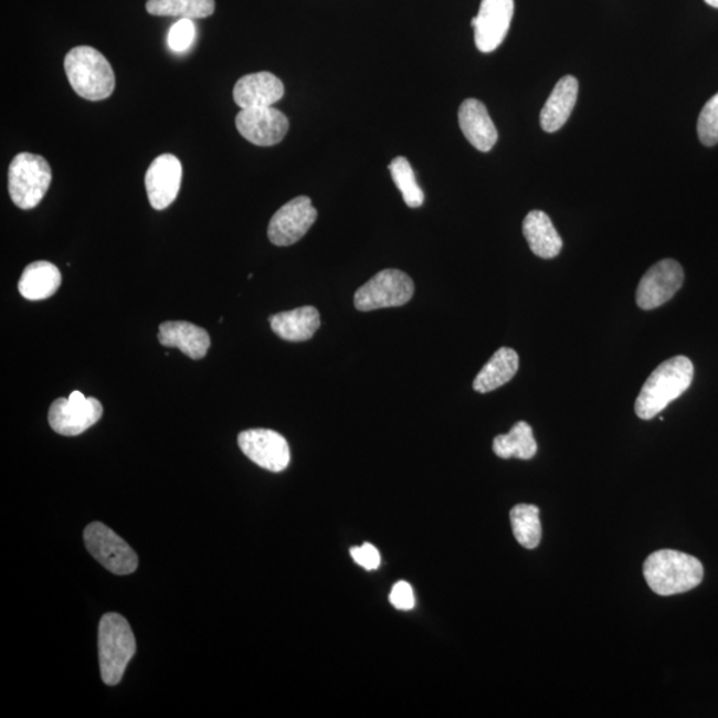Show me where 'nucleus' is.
Listing matches in <instances>:
<instances>
[{"mask_svg":"<svg viewBox=\"0 0 718 718\" xmlns=\"http://www.w3.org/2000/svg\"><path fill=\"white\" fill-rule=\"evenodd\" d=\"M694 363L684 356L663 362L645 381L636 400L635 411L644 421L652 420L680 398L694 381Z\"/></svg>","mask_w":718,"mask_h":718,"instance_id":"nucleus-1","label":"nucleus"},{"mask_svg":"<svg viewBox=\"0 0 718 718\" xmlns=\"http://www.w3.org/2000/svg\"><path fill=\"white\" fill-rule=\"evenodd\" d=\"M414 295V283L406 273L384 270L359 287L355 306L359 312L397 308L408 304Z\"/></svg>","mask_w":718,"mask_h":718,"instance_id":"nucleus-6","label":"nucleus"},{"mask_svg":"<svg viewBox=\"0 0 718 718\" xmlns=\"http://www.w3.org/2000/svg\"><path fill=\"white\" fill-rule=\"evenodd\" d=\"M317 215V209L308 196H299L274 213L267 226V237L277 246L296 244L316 223Z\"/></svg>","mask_w":718,"mask_h":718,"instance_id":"nucleus-9","label":"nucleus"},{"mask_svg":"<svg viewBox=\"0 0 718 718\" xmlns=\"http://www.w3.org/2000/svg\"><path fill=\"white\" fill-rule=\"evenodd\" d=\"M644 578L657 595L672 596L700 585L704 567L700 560L688 553L662 550L645 560Z\"/></svg>","mask_w":718,"mask_h":718,"instance_id":"nucleus-2","label":"nucleus"},{"mask_svg":"<svg viewBox=\"0 0 718 718\" xmlns=\"http://www.w3.org/2000/svg\"><path fill=\"white\" fill-rule=\"evenodd\" d=\"M684 284L683 266L667 258L655 264L640 281L636 303L643 310H652L668 303Z\"/></svg>","mask_w":718,"mask_h":718,"instance_id":"nucleus-10","label":"nucleus"},{"mask_svg":"<svg viewBox=\"0 0 718 718\" xmlns=\"http://www.w3.org/2000/svg\"><path fill=\"white\" fill-rule=\"evenodd\" d=\"M272 330L289 342H304L316 335L321 317L315 306L278 313L270 318Z\"/></svg>","mask_w":718,"mask_h":718,"instance_id":"nucleus-19","label":"nucleus"},{"mask_svg":"<svg viewBox=\"0 0 718 718\" xmlns=\"http://www.w3.org/2000/svg\"><path fill=\"white\" fill-rule=\"evenodd\" d=\"M158 338L166 348L179 349L192 359L204 358L211 348L208 331L187 321L162 323Z\"/></svg>","mask_w":718,"mask_h":718,"instance_id":"nucleus-17","label":"nucleus"},{"mask_svg":"<svg viewBox=\"0 0 718 718\" xmlns=\"http://www.w3.org/2000/svg\"><path fill=\"white\" fill-rule=\"evenodd\" d=\"M135 654V636L126 617L117 613L104 615L99 624V664L103 682L110 687L119 684Z\"/></svg>","mask_w":718,"mask_h":718,"instance_id":"nucleus-4","label":"nucleus"},{"mask_svg":"<svg viewBox=\"0 0 718 718\" xmlns=\"http://www.w3.org/2000/svg\"><path fill=\"white\" fill-rule=\"evenodd\" d=\"M539 508L534 505H518L511 510V526L515 539L520 546L534 550L540 543L541 524Z\"/></svg>","mask_w":718,"mask_h":718,"instance_id":"nucleus-25","label":"nucleus"},{"mask_svg":"<svg viewBox=\"0 0 718 718\" xmlns=\"http://www.w3.org/2000/svg\"><path fill=\"white\" fill-rule=\"evenodd\" d=\"M390 602L397 610L410 611L414 609V591L408 582H398L390 592Z\"/></svg>","mask_w":718,"mask_h":718,"instance_id":"nucleus-30","label":"nucleus"},{"mask_svg":"<svg viewBox=\"0 0 718 718\" xmlns=\"http://www.w3.org/2000/svg\"><path fill=\"white\" fill-rule=\"evenodd\" d=\"M284 95V83L266 71L241 77L233 89L234 103L241 109L273 107Z\"/></svg>","mask_w":718,"mask_h":718,"instance_id":"nucleus-15","label":"nucleus"},{"mask_svg":"<svg viewBox=\"0 0 718 718\" xmlns=\"http://www.w3.org/2000/svg\"><path fill=\"white\" fill-rule=\"evenodd\" d=\"M524 234L532 253L540 258L557 257L563 247V240L545 212L532 211L526 215Z\"/></svg>","mask_w":718,"mask_h":718,"instance_id":"nucleus-21","label":"nucleus"},{"mask_svg":"<svg viewBox=\"0 0 718 718\" xmlns=\"http://www.w3.org/2000/svg\"><path fill=\"white\" fill-rule=\"evenodd\" d=\"M698 139L705 147L718 144V94L705 104L697 123Z\"/></svg>","mask_w":718,"mask_h":718,"instance_id":"nucleus-27","label":"nucleus"},{"mask_svg":"<svg viewBox=\"0 0 718 718\" xmlns=\"http://www.w3.org/2000/svg\"><path fill=\"white\" fill-rule=\"evenodd\" d=\"M391 178L400 192L406 205L410 208H420L424 202V194L415 179L413 167L403 156H398L389 166Z\"/></svg>","mask_w":718,"mask_h":718,"instance_id":"nucleus-26","label":"nucleus"},{"mask_svg":"<svg viewBox=\"0 0 718 718\" xmlns=\"http://www.w3.org/2000/svg\"><path fill=\"white\" fill-rule=\"evenodd\" d=\"M493 450L501 460H532L538 452V443L534 439L530 424L518 422L510 433L495 436Z\"/></svg>","mask_w":718,"mask_h":718,"instance_id":"nucleus-23","label":"nucleus"},{"mask_svg":"<svg viewBox=\"0 0 718 718\" xmlns=\"http://www.w3.org/2000/svg\"><path fill=\"white\" fill-rule=\"evenodd\" d=\"M62 284L61 271L49 261H35L25 266L19 279V293L30 302H42L54 296Z\"/></svg>","mask_w":718,"mask_h":718,"instance_id":"nucleus-20","label":"nucleus"},{"mask_svg":"<svg viewBox=\"0 0 718 718\" xmlns=\"http://www.w3.org/2000/svg\"><path fill=\"white\" fill-rule=\"evenodd\" d=\"M52 171L41 155L22 152L9 168V193L12 202L23 211L41 204L51 186Z\"/></svg>","mask_w":718,"mask_h":718,"instance_id":"nucleus-5","label":"nucleus"},{"mask_svg":"<svg viewBox=\"0 0 718 718\" xmlns=\"http://www.w3.org/2000/svg\"><path fill=\"white\" fill-rule=\"evenodd\" d=\"M148 14L180 19H204L213 15L214 0H148Z\"/></svg>","mask_w":718,"mask_h":718,"instance_id":"nucleus-24","label":"nucleus"},{"mask_svg":"<svg viewBox=\"0 0 718 718\" xmlns=\"http://www.w3.org/2000/svg\"><path fill=\"white\" fill-rule=\"evenodd\" d=\"M182 180L181 161L175 155H160L146 173L149 204L156 211H165L178 198Z\"/></svg>","mask_w":718,"mask_h":718,"instance_id":"nucleus-14","label":"nucleus"},{"mask_svg":"<svg viewBox=\"0 0 718 718\" xmlns=\"http://www.w3.org/2000/svg\"><path fill=\"white\" fill-rule=\"evenodd\" d=\"M514 17V0H482L472 25L476 49L493 52L505 41Z\"/></svg>","mask_w":718,"mask_h":718,"instance_id":"nucleus-13","label":"nucleus"},{"mask_svg":"<svg viewBox=\"0 0 718 718\" xmlns=\"http://www.w3.org/2000/svg\"><path fill=\"white\" fill-rule=\"evenodd\" d=\"M64 71L75 93L89 102L108 99L115 91L113 65L89 45L72 49L64 59Z\"/></svg>","mask_w":718,"mask_h":718,"instance_id":"nucleus-3","label":"nucleus"},{"mask_svg":"<svg viewBox=\"0 0 718 718\" xmlns=\"http://www.w3.org/2000/svg\"><path fill=\"white\" fill-rule=\"evenodd\" d=\"M103 416V406L96 398L72 391L68 398H59L51 404L49 422L52 430L64 436H76L93 427Z\"/></svg>","mask_w":718,"mask_h":718,"instance_id":"nucleus-8","label":"nucleus"},{"mask_svg":"<svg viewBox=\"0 0 718 718\" xmlns=\"http://www.w3.org/2000/svg\"><path fill=\"white\" fill-rule=\"evenodd\" d=\"M705 3L711 6V8L718 9V0H705Z\"/></svg>","mask_w":718,"mask_h":718,"instance_id":"nucleus-31","label":"nucleus"},{"mask_svg":"<svg viewBox=\"0 0 718 718\" xmlns=\"http://www.w3.org/2000/svg\"><path fill=\"white\" fill-rule=\"evenodd\" d=\"M84 543L88 552L115 574L134 573L139 564L133 548L101 521L87 526L84 530Z\"/></svg>","mask_w":718,"mask_h":718,"instance_id":"nucleus-7","label":"nucleus"},{"mask_svg":"<svg viewBox=\"0 0 718 718\" xmlns=\"http://www.w3.org/2000/svg\"><path fill=\"white\" fill-rule=\"evenodd\" d=\"M241 136L258 147H273L284 140L289 130V120L273 107L241 109L236 116Z\"/></svg>","mask_w":718,"mask_h":718,"instance_id":"nucleus-12","label":"nucleus"},{"mask_svg":"<svg viewBox=\"0 0 718 718\" xmlns=\"http://www.w3.org/2000/svg\"><path fill=\"white\" fill-rule=\"evenodd\" d=\"M350 555L352 560L365 570L376 571L380 568L381 555L373 545L365 543L361 547H352Z\"/></svg>","mask_w":718,"mask_h":718,"instance_id":"nucleus-29","label":"nucleus"},{"mask_svg":"<svg viewBox=\"0 0 718 718\" xmlns=\"http://www.w3.org/2000/svg\"><path fill=\"white\" fill-rule=\"evenodd\" d=\"M578 93L577 77H561L540 113V126L546 133H557L570 119Z\"/></svg>","mask_w":718,"mask_h":718,"instance_id":"nucleus-18","label":"nucleus"},{"mask_svg":"<svg viewBox=\"0 0 718 718\" xmlns=\"http://www.w3.org/2000/svg\"><path fill=\"white\" fill-rule=\"evenodd\" d=\"M518 370V352L510 348H500L476 376L473 388L478 393H489L510 382Z\"/></svg>","mask_w":718,"mask_h":718,"instance_id":"nucleus-22","label":"nucleus"},{"mask_svg":"<svg viewBox=\"0 0 718 718\" xmlns=\"http://www.w3.org/2000/svg\"><path fill=\"white\" fill-rule=\"evenodd\" d=\"M196 36L192 19H180L172 25L168 34V45L175 52H182L191 47Z\"/></svg>","mask_w":718,"mask_h":718,"instance_id":"nucleus-28","label":"nucleus"},{"mask_svg":"<svg viewBox=\"0 0 718 718\" xmlns=\"http://www.w3.org/2000/svg\"><path fill=\"white\" fill-rule=\"evenodd\" d=\"M460 127L469 144L481 152H489L498 141V129L488 110L479 101L467 99L461 104Z\"/></svg>","mask_w":718,"mask_h":718,"instance_id":"nucleus-16","label":"nucleus"},{"mask_svg":"<svg viewBox=\"0 0 718 718\" xmlns=\"http://www.w3.org/2000/svg\"><path fill=\"white\" fill-rule=\"evenodd\" d=\"M239 446L261 468L281 473L289 466L291 448L283 435L267 429H252L239 435Z\"/></svg>","mask_w":718,"mask_h":718,"instance_id":"nucleus-11","label":"nucleus"}]
</instances>
